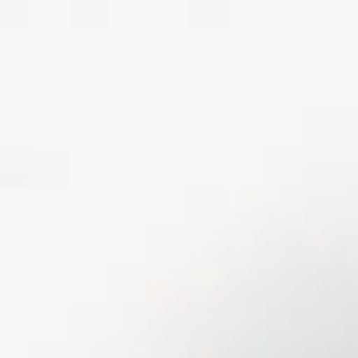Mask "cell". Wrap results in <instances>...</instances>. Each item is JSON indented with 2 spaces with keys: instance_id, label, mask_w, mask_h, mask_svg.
<instances>
[]
</instances>
